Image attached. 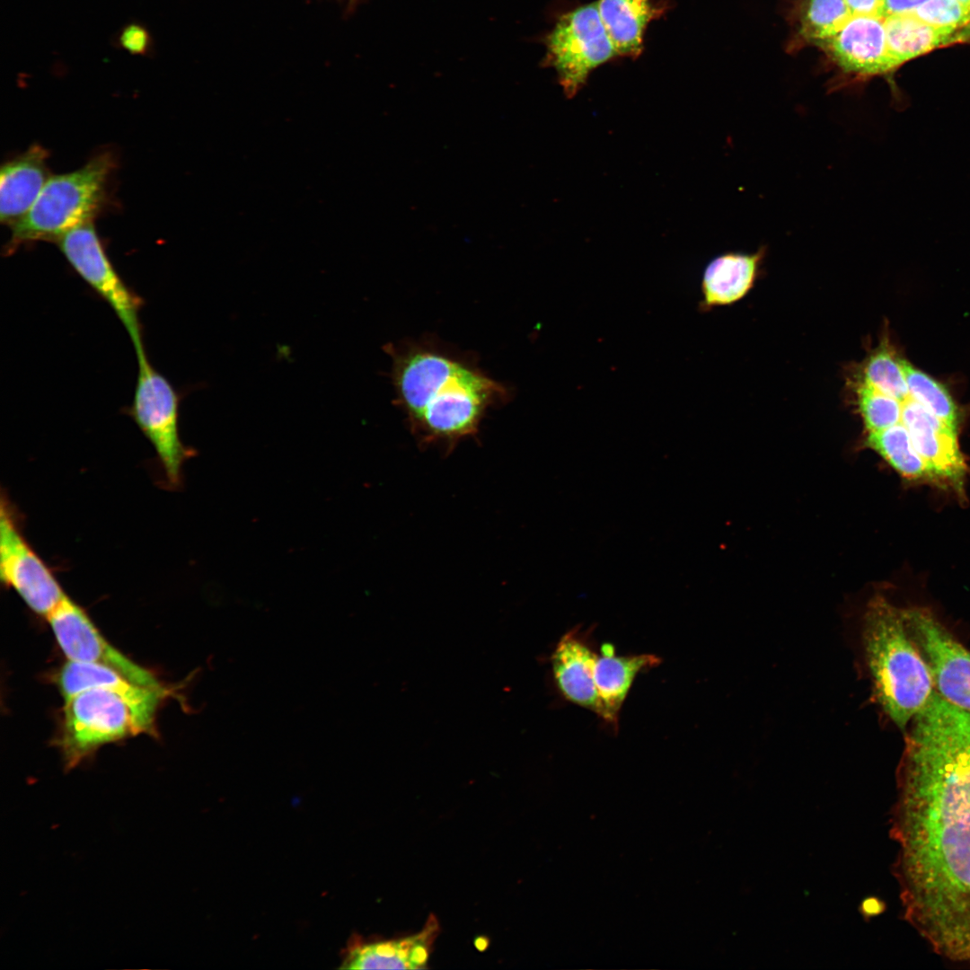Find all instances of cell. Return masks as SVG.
I'll use <instances>...</instances> for the list:
<instances>
[{
	"label": "cell",
	"mask_w": 970,
	"mask_h": 970,
	"mask_svg": "<svg viewBox=\"0 0 970 970\" xmlns=\"http://www.w3.org/2000/svg\"><path fill=\"white\" fill-rule=\"evenodd\" d=\"M908 728L894 826L905 914L970 965V712L935 692Z\"/></svg>",
	"instance_id": "6da1fadb"
},
{
	"label": "cell",
	"mask_w": 970,
	"mask_h": 970,
	"mask_svg": "<svg viewBox=\"0 0 970 970\" xmlns=\"http://www.w3.org/2000/svg\"><path fill=\"white\" fill-rule=\"evenodd\" d=\"M392 366L393 403L419 445L450 453L475 436L489 410L510 401L511 389L492 378L473 353L437 338L402 340L384 347Z\"/></svg>",
	"instance_id": "7a4b0ae2"
},
{
	"label": "cell",
	"mask_w": 970,
	"mask_h": 970,
	"mask_svg": "<svg viewBox=\"0 0 970 970\" xmlns=\"http://www.w3.org/2000/svg\"><path fill=\"white\" fill-rule=\"evenodd\" d=\"M862 642L878 704L900 729L908 728L936 691L904 609L875 595L864 615Z\"/></svg>",
	"instance_id": "3957f363"
},
{
	"label": "cell",
	"mask_w": 970,
	"mask_h": 970,
	"mask_svg": "<svg viewBox=\"0 0 970 970\" xmlns=\"http://www.w3.org/2000/svg\"><path fill=\"white\" fill-rule=\"evenodd\" d=\"M114 165L113 156L103 153L75 171L51 175L31 209L11 226L7 251L36 241L56 242L70 230L93 221Z\"/></svg>",
	"instance_id": "277c9868"
},
{
	"label": "cell",
	"mask_w": 970,
	"mask_h": 970,
	"mask_svg": "<svg viewBox=\"0 0 970 970\" xmlns=\"http://www.w3.org/2000/svg\"><path fill=\"white\" fill-rule=\"evenodd\" d=\"M65 701L61 745L66 769L101 745L152 732L158 708L106 688L88 689Z\"/></svg>",
	"instance_id": "5b68a950"
},
{
	"label": "cell",
	"mask_w": 970,
	"mask_h": 970,
	"mask_svg": "<svg viewBox=\"0 0 970 970\" xmlns=\"http://www.w3.org/2000/svg\"><path fill=\"white\" fill-rule=\"evenodd\" d=\"M135 351L138 367L129 415L154 447L167 484L179 488L183 464L194 455L179 434L180 397L149 362L145 347Z\"/></svg>",
	"instance_id": "8992f818"
},
{
	"label": "cell",
	"mask_w": 970,
	"mask_h": 970,
	"mask_svg": "<svg viewBox=\"0 0 970 970\" xmlns=\"http://www.w3.org/2000/svg\"><path fill=\"white\" fill-rule=\"evenodd\" d=\"M546 46L549 65L568 98L578 93L593 70L617 57L595 2L562 14L547 36Z\"/></svg>",
	"instance_id": "52a82bcc"
},
{
	"label": "cell",
	"mask_w": 970,
	"mask_h": 970,
	"mask_svg": "<svg viewBox=\"0 0 970 970\" xmlns=\"http://www.w3.org/2000/svg\"><path fill=\"white\" fill-rule=\"evenodd\" d=\"M0 579L39 615L48 617L66 595L48 564L26 538L9 498L0 503Z\"/></svg>",
	"instance_id": "ba28073f"
},
{
	"label": "cell",
	"mask_w": 970,
	"mask_h": 970,
	"mask_svg": "<svg viewBox=\"0 0 970 970\" xmlns=\"http://www.w3.org/2000/svg\"><path fill=\"white\" fill-rule=\"evenodd\" d=\"M71 267L110 306L135 350L144 347L139 312L142 298L120 278L107 256L93 221L79 225L57 242Z\"/></svg>",
	"instance_id": "9c48e42d"
},
{
	"label": "cell",
	"mask_w": 970,
	"mask_h": 970,
	"mask_svg": "<svg viewBox=\"0 0 970 970\" xmlns=\"http://www.w3.org/2000/svg\"><path fill=\"white\" fill-rule=\"evenodd\" d=\"M913 640L930 668L937 692L970 712V651L927 609H904Z\"/></svg>",
	"instance_id": "30bf717a"
},
{
	"label": "cell",
	"mask_w": 970,
	"mask_h": 970,
	"mask_svg": "<svg viewBox=\"0 0 970 970\" xmlns=\"http://www.w3.org/2000/svg\"><path fill=\"white\" fill-rule=\"evenodd\" d=\"M56 639L72 661L90 662L110 667L131 682L164 690L156 677L105 639L84 610L66 595L47 617Z\"/></svg>",
	"instance_id": "8fae6325"
},
{
	"label": "cell",
	"mask_w": 970,
	"mask_h": 970,
	"mask_svg": "<svg viewBox=\"0 0 970 970\" xmlns=\"http://www.w3.org/2000/svg\"><path fill=\"white\" fill-rule=\"evenodd\" d=\"M901 423L939 487L962 494L968 466L959 447L957 431L910 397L903 402Z\"/></svg>",
	"instance_id": "7c38bea8"
},
{
	"label": "cell",
	"mask_w": 970,
	"mask_h": 970,
	"mask_svg": "<svg viewBox=\"0 0 970 970\" xmlns=\"http://www.w3.org/2000/svg\"><path fill=\"white\" fill-rule=\"evenodd\" d=\"M840 70L854 80L892 73L897 67L887 48L884 18L851 15L820 45Z\"/></svg>",
	"instance_id": "4fadbf2b"
},
{
	"label": "cell",
	"mask_w": 970,
	"mask_h": 970,
	"mask_svg": "<svg viewBox=\"0 0 970 970\" xmlns=\"http://www.w3.org/2000/svg\"><path fill=\"white\" fill-rule=\"evenodd\" d=\"M438 932V920L430 914L417 933L390 939L355 941L348 948L341 968H426Z\"/></svg>",
	"instance_id": "5bb4252c"
},
{
	"label": "cell",
	"mask_w": 970,
	"mask_h": 970,
	"mask_svg": "<svg viewBox=\"0 0 970 970\" xmlns=\"http://www.w3.org/2000/svg\"><path fill=\"white\" fill-rule=\"evenodd\" d=\"M596 656L576 627L559 640L551 663L554 679L562 696L599 717L600 702L594 680Z\"/></svg>",
	"instance_id": "9a60e30c"
},
{
	"label": "cell",
	"mask_w": 970,
	"mask_h": 970,
	"mask_svg": "<svg viewBox=\"0 0 970 970\" xmlns=\"http://www.w3.org/2000/svg\"><path fill=\"white\" fill-rule=\"evenodd\" d=\"M48 151L32 145L22 154L7 161L0 171V220L13 226L32 207L50 177Z\"/></svg>",
	"instance_id": "2e32d148"
},
{
	"label": "cell",
	"mask_w": 970,
	"mask_h": 970,
	"mask_svg": "<svg viewBox=\"0 0 970 970\" xmlns=\"http://www.w3.org/2000/svg\"><path fill=\"white\" fill-rule=\"evenodd\" d=\"M660 662L661 659L653 654L617 656L612 644H604L594 666V680L600 702L599 717L616 729L622 706L636 676Z\"/></svg>",
	"instance_id": "e0dca14e"
},
{
	"label": "cell",
	"mask_w": 970,
	"mask_h": 970,
	"mask_svg": "<svg viewBox=\"0 0 970 970\" xmlns=\"http://www.w3.org/2000/svg\"><path fill=\"white\" fill-rule=\"evenodd\" d=\"M766 247L755 252H728L706 267L701 282L703 307L728 305L742 299L754 287Z\"/></svg>",
	"instance_id": "ac0fdd59"
},
{
	"label": "cell",
	"mask_w": 970,
	"mask_h": 970,
	"mask_svg": "<svg viewBox=\"0 0 970 970\" xmlns=\"http://www.w3.org/2000/svg\"><path fill=\"white\" fill-rule=\"evenodd\" d=\"M599 16L618 57H638L648 23L659 18L665 6L652 0H598Z\"/></svg>",
	"instance_id": "d6986e66"
},
{
	"label": "cell",
	"mask_w": 970,
	"mask_h": 970,
	"mask_svg": "<svg viewBox=\"0 0 970 970\" xmlns=\"http://www.w3.org/2000/svg\"><path fill=\"white\" fill-rule=\"evenodd\" d=\"M884 22L888 52L896 67L936 48L970 42V28L937 27L913 14L886 17Z\"/></svg>",
	"instance_id": "ffe728a7"
},
{
	"label": "cell",
	"mask_w": 970,
	"mask_h": 970,
	"mask_svg": "<svg viewBox=\"0 0 970 970\" xmlns=\"http://www.w3.org/2000/svg\"><path fill=\"white\" fill-rule=\"evenodd\" d=\"M57 683L65 700L88 689L106 688L137 703L158 707L166 694V690L139 685L110 667L90 662L69 660L60 670Z\"/></svg>",
	"instance_id": "44dd1931"
},
{
	"label": "cell",
	"mask_w": 970,
	"mask_h": 970,
	"mask_svg": "<svg viewBox=\"0 0 970 970\" xmlns=\"http://www.w3.org/2000/svg\"><path fill=\"white\" fill-rule=\"evenodd\" d=\"M863 445L880 455L905 481L939 487L901 422L882 431L867 433Z\"/></svg>",
	"instance_id": "7402d4cb"
},
{
	"label": "cell",
	"mask_w": 970,
	"mask_h": 970,
	"mask_svg": "<svg viewBox=\"0 0 970 970\" xmlns=\"http://www.w3.org/2000/svg\"><path fill=\"white\" fill-rule=\"evenodd\" d=\"M851 16L845 0H802L798 11V38L820 46L834 36Z\"/></svg>",
	"instance_id": "603a6c76"
},
{
	"label": "cell",
	"mask_w": 970,
	"mask_h": 970,
	"mask_svg": "<svg viewBox=\"0 0 970 970\" xmlns=\"http://www.w3.org/2000/svg\"><path fill=\"white\" fill-rule=\"evenodd\" d=\"M902 366L909 397L957 431V409L948 390L939 382L903 358Z\"/></svg>",
	"instance_id": "cb8c5ba5"
},
{
	"label": "cell",
	"mask_w": 970,
	"mask_h": 970,
	"mask_svg": "<svg viewBox=\"0 0 970 970\" xmlns=\"http://www.w3.org/2000/svg\"><path fill=\"white\" fill-rule=\"evenodd\" d=\"M861 381L901 401L909 398L902 358L886 345H881L866 359Z\"/></svg>",
	"instance_id": "d4e9b609"
},
{
	"label": "cell",
	"mask_w": 970,
	"mask_h": 970,
	"mask_svg": "<svg viewBox=\"0 0 970 970\" xmlns=\"http://www.w3.org/2000/svg\"><path fill=\"white\" fill-rule=\"evenodd\" d=\"M858 410L867 433L886 429L901 422L903 402L863 381L856 386Z\"/></svg>",
	"instance_id": "484cf974"
},
{
	"label": "cell",
	"mask_w": 970,
	"mask_h": 970,
	"mask_svg": "<svg viewBox=\"0 0 970 970\" xmlns=\"http://www.w3.org/2000/svg\"><path fill=\"white\" fill-rule=\"evenodd\" d=\"M913 15L937 27L970 28V7L957 0H928Z\"/></svg>",
	"instance_id": "4316f807"
},
{
	"label": "cell",
	"mask_w": 970,
	"mask_h": 970,
	"mask_svg": "<svg viewBox=\"0 0 970 970\" xmlns=\"http://www.w3.org/2000/svg\"><path fill=\"white\" fill-rule=\"evenodd\" d=\"M113 43L132 55L151 57L154 41L149 30L139 22H130L115 35Z\"/></svg>",
	"instance_id": "83f0119b"
},
{
	"label": "cell",
	"mask_w": 970,
	"mask_h": 970,
	"mask_svg": "<svg viewBox=\"0 0 970 970\" xmlns=\"http://www.w3.org/2000/svg\"><path fill=\"white\" fill-rule=\"evenodd\" d=\"M928 0H883L880 17L912 15Z\"/></svg>",
	"instance_id": "f1b7e54d"
},
{
	"label": "cell",
	"mask_w": 970,
	"mask_h": 970,
	"mask_svg": "<svg viewBox=\"0 0 970 970\" xmlns=\"http://www.w3.org/2000/svg\"><path fill=\"white\" fill-rule=\"evenodd\" d=\"M854 16H880L883 0H845Z\"/></svg>",
	"instance_id": "f546056e"
},
{
	"label": "cell",
	"mask_w": 970,
	"mask_h": 970,
	"mask_svg": "<svg viewBox=\"0 0 970 970\" xmlns=\"http://www.w3.org/2000/svg\"><path fill=\"white\" fill-rule=\"evenodd\" d=\"M957 1H959L960 3H962V4H964L970 7V0H957Z\"/></svg>",
	"instance_id": "4dcf8cb0"
}]
</instances>
